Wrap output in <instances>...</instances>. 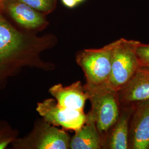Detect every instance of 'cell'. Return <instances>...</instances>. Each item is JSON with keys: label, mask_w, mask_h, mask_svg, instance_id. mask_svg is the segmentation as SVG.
<instances>
[{"label": "cell", "mask_w": 149, "mask_h": 149, "mask_svg": "<svg viewBox=\"0 0 149 149\" xmlns=\"http://www.w3.org/2000/svg\"><path fill=\"white\" fill-rule=\"evenodd\" d=\"M57 42L53 34L40 37L33 32L17 29L0 11V90L24 68L53 70L55 65L44 61L40 55L54 47Z\"/></svg>", "instance_id": "cell-1"}, {"label": "cell", "mask_w": 149, "mask_h": 149, "mask_svg": "<svg viewBox=\"0 0 149 149\" xmlns=\"http://www.w3.org/2000/svg\"><path fill=\"white\" fill-rule=\"evenodd\" d=\"M84 85L91 104V109L87 114L96 123L104 146L108 133L117 120L120 113L121 107L117 92L111 90L106 85L96 87Z\"/></svg>", "instance_id": "cell-2"}, {"label": "cell", "mask_w": 149, "mask_h": 149, "mask_svg": "<svg viewBox=\"0 0 149 149\" xmlns=\"http://www.w3.org/2000/svg\"><path fill=\"white\" fill-rule=\"evenodd\" d=\"M116 40L98 49H85L77 53L76 61L90 87L106 85L111 73L112 55Z\"/></svg>", "instance_id": "cell-3"}, {"label": "cell", "mask_w": 149, "mask_h": 149, "mask_svg": "<svg viewBox=\"0 0 149 149\" xmlns=\"http://www.w3.org/2000/svg\"><path fill=\"white\" fill-rule=\"evenodd\" d=\"M139 41L120 38L113 51L112 69L106 86L118 92L127 84L140 66L136 48Z\"/></svg>", "instance_id": "cell-4"}, {"label": "cell", "mask_w": 149, "mask_h": 149, "mask_svg": "<svg viewBox=\"0 0 149 149\" xmlns=\"http://www.w3.org/2000/svg\"><path fill=\"white\" fill-rule=\"evenodd\" d=\"M71 137L64 129L38 120L26 136L16 139L11 144L14 149H69Z\"/></svg>", "instance_id": "cell-5"}, {"label": "cell", "mask_w": 149, "mask_h": 149, "mask_svg": "<svg viewBox=\"0 0 149 149\" xmlns=\"http://www.w3.org/2000/svg\"><path fill=\"white\" fill-rule=\"evenodd\" d=\"M36 110L45 121L56 127L74 132L85 124L86 114L84 111L74 110L60 106L54 98L38 102Z\"/></svg>", "instance_id": "cell-6"}, {"label": "cell", "mask_w": 149, "mask_h": 149, "mask_svg": "<svg viewBox=\"0 0 149 149\" xmlns=\"http://www.w3.org/2000/svg\"><path fill=\"white\" fill-rule=\"evenodd\" d=\"M117 93L121 107L149 101V66L140 65L127 84Z\"/></svg>", "instance_id": "cell-7"}, {"label": "cell", "mask_w": 149, "mask_h": 149, "mask_svg": "<svg viewBox=\"0 0 149 149\" xmlns=\"http://www.w3.org/2000/svg\"><path fill=\"white\" fill-rule=\"evenodd\" d=\"M5 11L12 19L22 28L40 31L49 25L45 15L17 0H8L4 5Z\"/></svg>", "instance_id": "cell-8"}, {"label": "cell", "mask_w": 149, "mask_h": 149, "mask_svg": "<svg viewBox=\"0 0 149 149\" xmlns=\"http://www.w3.org/2000/svg\"><path fill=\"white\" fill-rule=\"evenodd\" d=\"M129 149H149V101L134 107L130 124Z\"/></svg>", "instance_id": "cell-9"}, {"label": "cell", "mask_w": 149, "mask_h": 149, "mask_svg": "<svg viewBox=\"0 0 149 149\" xmlns=\"http://www.w3.org/2000/svg\"><path fill=\"white\" fill-rule=\"evenodd\" d=\"M49 92L60 106L70 109L84 111L89 95L84 85L80 81L68 86L58 84L52 86Z\"/></svg>", "instance_id": "cell-10"}, {"label": "cell", "mask_w": 149, "mask_h": 149, "mask_svg": "<svg viewBox=\"0 0 149 149\" xmlns=\"http://www.w3.org/2000/svg\"><path fill=\"white\" fill-rule=\"evenodd\" d=\"M134 107H121L119 117L110 129L103 149H129V132Z\"/></svg>", "instance_id": "cell-11"}, {"label": "cell", "mask_w": 149, "mask_h": 149, "mask_svg": "<svg viewBox=\"0 0 149 149\" xmlns=\"http://www.w3.org/2000/svg\"><path fill=\"white\" fill-rule=\"evenodd\" d=\"M71 138L70 149H103L101 136L95 121L86 113V119L83 126L76 131Z\"/></svg>", "instance_id": "cell-12"}, {"label": "cell", "mask_w": 149, "mask_h": 149, "mask_svg": "<svg viewBox=\"0 0 149 149\" xmlns=\"http://www.w3.org/2000/svg\"><path fill=\"white\" fill-rule=\"evenodd\" d=\"M18 132L8 123L0 120V149H5L18 138Z\"/></svg>", "instance_id": "cell-13"}, {"label": "cell", "mask_w": 149, "mask_h": 149, "mask_svg": "<svg viewBox=\"0 0 149 149\" xmlns=\"http://www.w3.org/2000/svg\"><path fill=\"white\" fill-rule=\"evenodd\" d=\"M44 15L52 12L56 7L57 0H17Z\"/></svg>", "instance_id": "cell-14"}, {"label": "cell", "mask_w": 149, "mask_h": 149, "mask_svg": "<svg viewBox=\"0 0 149 149\" xmlns=\"http://www.w3.org/2000/svg\"><path fill=\"white\" fill-rule=\"evenodd\" d=\"M136 53L140 65L149 66V44L139 42L136 48Z\"/></svg>", "instance_id": "cell-15"}, {"label": "cell", "mask_w": 149, "mask_h": 149, "mask_svg": "<svg viewBox=\"0 0 149 149\" xmlns=\"http://www.w3.org/2000/svg\"><path fill=\"white\" fill-rule=\"evenodd\" d=\"M64 5L69 8H73L79 3L76 0H61Z\"/></svg>", "instance_id": "cell-16"}, {"label": "cell", "mask_w": 149, "mask_h": 149, "mask_svg": "<svg viewBox=\"0 0 149 149\" xmlns=\"http://www.w3.org/2000/svg\"><path fill=\"white\" fill-rule=\"evenodd\" d=\"M8 0H0V11L2 12L3 10V7L6 3Z\"/></svg>", "instance_id": "cell-17"}, {"label": "cell", "mask_w": 149, "mask_h": 149, "mask_svg": "<svg viewBox=\"0 0 149 149\" xmlns=\"http://www.w3.org/2000/svg\"><path fill=\"white\" fill-rule=\"evenodd\" d=\"M77 1V2H78V3H79L80 2H82V1H84V0H76Z\"/></svg>", "instance_id": "cell-18"}]
</instances>
